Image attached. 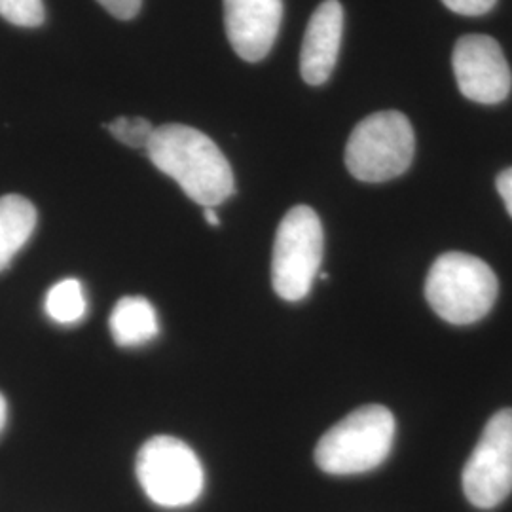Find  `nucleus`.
Wrapping results in <instances>:
<instances>
[{"label": "nucleus", "mask_w": 512, "mask_h": 512, "mask_svg": "<svg viewBox=\"0 0 512 512\" xmlns=\"http://www.w3.org/2000/svg\"><path fill=\"white\" fill-rule=\"evenodd\" d=\"M452 65L459 92L480 105H497L509 97L511 67L499 42L486 35L461 37L454 48Z\"/></svg>", "instance_id": "nucleus-8"}, {"label": "nucleus", "mask_w": 512, "mask_h": 512, "mask_svg": "<svg viewBox=\"0 0 512 512\" xmlns=\"http://www.w3.org/2000/svg\"><path fill=\"white\" fill-rule=\"evenodd\" d=\"M395 439V418L380 404L353 410L332 425L315 448V463L327 475H363L384 463Z\"/></svg>", "instance_id": "nucleus-2"}, {"label": "nucleus", "mask_w": 512, "mask_h": 512, "mask_svg": "<svg viewBox=\"0 0 512 512\" xmlns=\"http://www.w3.org/2000/svg\"><path fill=\"white\" fill-rule=\"evenodd\" d=\"M325 249L323 224L308 205H296L279 222L272 255V283L277 296L300 302L310 294Z\"/></svg>", "instance_id": "nucleus-5"}, {"label": "nucleus", "mask_w": 512, "mask_h": 512, "mask_svg": "<svg viewBox=\"0 0 512 512\" xmlns=\"http://www.w3.org/2000/svg\"><path fill=\"white\" fill-rule=\"evenodd\" d=\"M0 18L18 27H40L46 12L42 0H0Z\"/></svg>", "instance_id": "nucleus-15"}, {"label": "nucleus", "mask_w": 512, "mask_h": 512, "mask_svg": "<svg viewBox=\"0 0 512 512\" xmlns=\"http://www.w3.org/2000/svg\"><path fill=\"white\" fill-rule=\"evenodd\" d=\"M205 220L211 224V226H220L219 215L215 213V209L213 207H205Z\"/></svg>", "instance_id": "nucleus-20"}, {"label": "nucleus", "mask_w": 512, "mask_h": 512, "mask_svg": "<svg viewBox=\"0 0 512 512\" xmlns=\"http://www.w3.org/2000/svg\"><path fill=\"white\" fill-rule=\"evenodd\" d=\"M44 308L48 317L59 325L78 323L88 311V300L82 283L78 279H63L55 283L48 291Z\"/></svg>", "instance_id": "nucleus-13"}, {"label": "nucleus", "mask_w": 512, "mask_h": 512, "mask_svg": "<svg viewBox=\"0 0 512 512\" xmlns=\"http://www.w3.org/2000/svg\"><path fill=\"white\" fill-rule=\"evenodd\" d=\"M6 420H8V404H6V399L0 393V433H2L4 425H6Z\"/></svg>", "instance_id": "nucleus-19"}, {"label": "nucleus", "mask_w": 512, "mask_h": 512, "mask_svg": "<svg viewBox=\"0 0 512 512\" xmlns=\"http://www.w3.org/2000/svg\"><path fill=\"white\" fill-rule=\"evenodd\" d=\"M110 332L118 346L137 348L154 340L160 332L158 313L143 296H126L118 300L110 315Z\"/></svg>", "instance_id": "nucleus-11"}, {"label": "nucleus", "mask_w": 512, "mask_h": 512, "mask_svg": "<svg viewBox=\"0 0 512 512\" xmlns=\"http://www.w3.org/2000/svg\"><path fill=\"white\" fill-rule=\"evenodd\" d=\"M147 154L152 164L179 183L192 202L203 207H217L236 190L226 156L198 129L183 124L154 128Z\"/></svg>", "instance_id": "nucleus-1"}, {"label": "nucleus", "mask_w": 512, "mask_h": 512, "mask_svg": "<svg viewBox=\"0 0 512 512\" xmlns=\"http://www.w3.org/2000/svg\"><path fill=\"white\" fill-rule=\"evenodd\" d=\"M37 219V209L27 198L18 194L0 198V272L33 236Z\"/></svg>", "instance_id": "nucleus-12"}, {"label": "nucleus", "mask_w": 512, "mask_h": 512, "mask_svg": "<svg viewBox=\"0 0 512 512\" xmlns=\"http://www.w3.org/2000/svg\"><path fill=\"white\" fill-rule=\"evenodd\" d=\"M103 128L109 129L110 135L116 141L131 148H145V150H147L148 141L154 133V126L148 122L147 118L120 116V118L112 120L110 124H105Z\"/></svg>", "instance_id": "nucleus-14"}, {"label": "nucleus", "mask_w": 512, "mask_h": 512, "mask_svg": "<svg viewBox=\"0 0 512 512\" xmlns=\"http://www.w3.org/2000/svg\"><path fill=\"white\" fill-rule=\"evenodd\" d=\"M497 0H442V4L459 16H484L495 6Z\"/></svg>", "instance_id": "nucleus-16"}, {"label": "nucleus", "mask_w": 512, "mask_h": 512, "mask_svg": "<svg viewBox=\"0 0 512 512\" xmlns=\"http://www.w3.org/2000/svg\"><path fill=\"white\" fill-rule=\"evenodd\" d=\"M135 473L148 499L164 509H183L203 494L205 473L196 452L175 437L147 440L135 461Z\"/></svg>", "instance_id": "nucleus-6"}, {"label": "nucleus", "mask_w": 512, "mask_h": 512, "mask_svg": "<svg viewBox=\"0 0 512 512\" xmlns=\"http://www.w3.org/2000/svg\"><path fill=\"white\" fill-rule=\"evenodd\" d=\"M344 37V8L338 0H325L313 12L300 52V74L306 84L321 86L336 67Z\"/></svg>", "instance_id": "nucleus-10"}, {"label": "nucleus", "mask_w": 512, "mask_h": 512, "mask_svg": "<svg viewBox=\"0 0 512 512\" xmlns=\"http://www.w3.org/2000/svg\"><path fill=\"white\" fill-rule=\"evenodd\" d=\"M463 492L476 509H494L512 492V408L499 410L463 469Z\"/></svg>", "instance_id": "nucleus-7"}, {"label": "nucleus", "mask_w": 512, "mask_h": 512, "mask_svg": "<svg viewBox=\"0 0 512 512\" xmlns=\"http://www.w3.org/2000/svg\"><path fill=\"white\" fill-rule=\"evenodd\" d=\"M283 21V0H224V25L234 52L256 63L270 54Z\"/></svg>", "instance_id": "nucleus-9"}, {"label": "nucleus", "mask_w": 512, "mask_h": 512, "mask_svg": "<svg viewBox=\"0 0 512 512\" xmlns=\"http://www.w3.org/2000/svg\"><path fill=\"white\" fill-rule=\"evenodd\" d=\"M499 281L494 270L467 253L440 255L425 281V298L452 325H471L494 308Z\"/></svg>", "instance_id": "nucleus-3"}, {"label": "nucleus", "mask_w": 512, "mask_h": 512, "mask_svg": "<svg viewBox=\"0 0 512 512\" xmlns=\"http://www.w3.org/2000/svg\"><path fill=\"white\" fill-rule=\"evenodd\" d=\"M110 16L118 19H133L139 10L143 0H97Z\"/></svg>", "instance_id": "nucleus-17"}, {"label": "nucleus", "mask_w": 512, "mask_h": 512, "mask_svg": "<svg viewBox=\"0 0 512 512\" xmlns=\"http://www.w3.org/2000/svg\"><path fill=\"white\" fill-rule=\"evenodd\" d=\"M495 186H497V192L503 198V203H505V207H507V211H509V215L512 217V167L505 169L497 177V184Z\"/></svg>", "instance_id": "nucleus-18"}, {"label": "nucleus", "mask_w": 512, "mask_h": 512, "mask_svg": "<svg viewBox=\"0 0 512 512\" xmlns=\"http://www.w3.org/2000/svg\"><path fill=\"white\" fill-rule=\"evenodd\" d=\"M416 152V137L403 112L382 110L366 116L349 135L346 165L363 183H385L408 171Z\"/></svg>", "instance_id": "nucleus-4"}]
</instances>
